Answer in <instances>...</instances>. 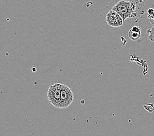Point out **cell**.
Instances as JSON below:
<instances>
[{
    "instance_id": "1",
    "label": "cell",
    "mask_w": 154,
    "mask_h": 136,
    "mask_svg": "<svg viewBox=\"0 0 154 136\" xmlns=\"http://www.w3.org/2000/svg\"><path fill=\"white\" fill-rule=\"evenodd\" d=\"M112 9L118 13L125 20L128 18L134 17L135 5L131 2L120 0L113 6Z\"/></svg>"
},
{
    "instance_id": "2",
    "label": "cell",
    "mask_w": 154,
    "mask_h": 136,
    "mask_svg": "<svg viewBox=\"0 0 154 136\" xmlns=\"http://www.w3.org/2000/svg\"><path fill=\"white\" fill-rule=\"evenodd\" d=\"M62 84L55 83L51 85L47 93V98L49 102L54 107L60 109V92Z\"/></svg>"
},
{
    "instance_id": "3",
    "label": "cell",
    "mask_w": 154,
    "mask_h": 136,
    "mask_svg": "<svg viewBox=\"0 0 154 136\" xmlns=\"http://www.w3.org/2000/svg\"><path fill=\"white\" fill-rule=\"evenodd\" d=\"M74 100V95L72 89L62 84L60 92V109H66L70 105Z\"/></svg>"
},
{
    "instance_id": "4",
    "label": "cell",
    "mask_w": 154,
    "mask_h": 136,
    "mask_svg": "<svg viewBox=\"0 0 154 136\" xmlns=\"http://www.w3.org/2000/svg\"><path fill=\"white\" fill-rule=\"evenodd\" d=\"M106 21L109 26L117 28L123 24V19L115 11L111 9L106 14Z\"/></svg>"
},
{
    "instance_id": "5",
    "label": "cell",
    "mask_w": 154,
    "mask_h": 136,
    "mask_svg": "<svg viewBox=\"0 0 154 136\" xmlns=\"http://www.w3.org/2000/svg\"><path fill=\"white\" fill-rule=\"evenodd\" d=\"M141 36V30L140 28L137 26H134L129 31L128 33V37L129 38L133 41H137L140 39Z\"/></svg>"
},
{
    "instance_id": "6",
    "label": "cell",
    "mask_w": 154,
    "mask_h": 136,
    "mask_svg": "<svg viewBox=\"0 0 154 136\" xmlns=\"http://www.w3.org/2000/svg\"><path fill=\"white\" fill-rule=\"evenodd\" d=\"M147 34L148 35V39L152 42L154 43V26L152 28L147 30Z\"/></svg>"
},
{
    "instance_id": "7",
    "label": "cell",
    "mask_w": 154,
    "mask_h": 136,
    "mask_svg": "<svg viewBox=\"0 0 154 136\" xmlns=\"http://www.w3.org/2000/svg\"><path fill=\"white\" fill-rule=\"evenodd\" d=\"M148 18L149 21V23L154 26V13L152 14L148 15Z\"/></svg>"
},
{
    "instance_id": "8",
    "label": "cell",
    "mask_w": 154,
    "mask_h": 136,
    "mask_svg": "<svg viewBox=\"0 0 154 136\" xmlns=\"http://www.w3.org/2000/svg\"><path fill=\"white\" fill-rule=\"evenodd\" d=\"M154 13V9L152 8H150L148 10V15H150V14H152Z\"/></svg>"
}]
</instances>
